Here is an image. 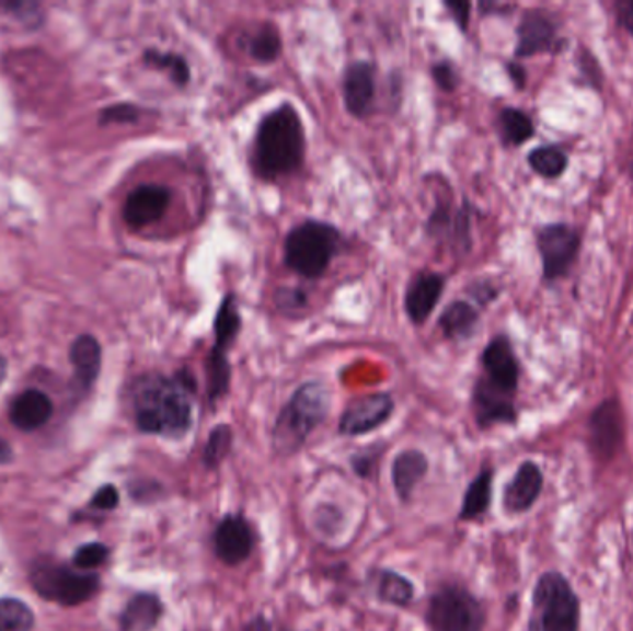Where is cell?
Returning <instances> with one entry per match:
<instances>
[{
	"mask_svg": "<svg viewBox=\"0 0 633 631\" xmlns=\"http://www.w3.org/2000/svg\"><path fill=\"white\" fill-rule=\"evenodd\" d=\"M197 393L195 376L187 369L165 376L150 372L134 383L131 408L143 434L165 439H182L193 428V399Z\"/></svg>",
	"mask_w": 633,
	"mask_h": 631,
	"instance_id": "6da1fadb",
	"label": "cell"
},
{
	"mask_svg": "<svg viewBox=\"0 0 633 631\" xmlns=\"http://www.w3.org/2000/svg\"><path fill=\"white\" fill-rule=\"evenodd\" d=\"M306 154L304 123L291 102L263 115L252 144V168L262 180H276L302 168Z\"/></svg>",
	"mask_w": 633,
	"mask_h": 631,
	"instance_id": "7a4b0ae2",
	"label": "cell"
},
{
	"mask_svg": "<svg viewBox=\"0 0 633 631\" xmlns=\"http://www.w3.org/2000/svg\"><path fill=\"white\" fill-rule=\"evenodd\" d=\"M330 391L321 381H306L281 408L271 445L278 456H294L304 447L308 437L329 417Z\"/></svg>",
	"mask_w": 633,
	"mask_h": 631,
	"instance_id": "3957f363",
	"label": "cell"
},
{
	"mask_svg": "<svg viewBox=\"0 0 633 631\" xmlns=\"http://www.w3.org/2000/svg\"><path fill=\"white\" fill-rule=\"evenodd\" d=\"M341 233L324 221H304L291 228L284 241V263L306 280L321 278L339 251Z\"/></svg>",
	"mask_w": 633,
	"mask_h": 631,
	"instance_id": "277c9868",
	"label": "cell"
},
{
	"mask_svg": "<svg viewBox=\"0 0 633 631\" xmlns=\"http://www.w3.org/2000/svg\"><path fill=\"white\" fill-rule=\"evenodd\" d=\"M579 598L568 580L562 572H544L533 587L530 631H579Z\"/></svg>",
	"mask_w": 633,
	"mask_h": 631,
	"instance_id": "5b68a950",
	"label": "cell"
},
{
	"mask_svg": "<svg viewBox=\"0 0 633 631\" xmlns=\"http://www.w3.org/2000/svg\"><path fill=\"white\" fill-rule=\"evenodd\" d=\"M430 631H484L485 609L471 590L445 584L430 596L425 615Z\"/></svg>",
	"mask_w": 633,
	"mask_h": 631,
	"instance_id": "8992f818",
	"label": "cell"
},
{
	"mask_svg": "<svg viewBox=\"0 0 633 631\" xmlns=\"http://www.w3.org/2000/svg\"><path fill=\"white\" fill-rule=\"evenodd\" d=\"M37 595L61 606H78L90 600L101 587V578L93 572L67 569L58 563L39 561L31 574Z\"/></svg>",
	"mask_w": 633,
	"mask_h": 631,
	"instance_id": "52a82bcc",
	"label": "cell"
},
{
	"mask_svg": "<svg viewBox=\"0 0 633 631\" xmlns=\"http://www.w3.org/2000/svg\"><path fill=\"white\" fill-rule=\"evenodd\" d=\"M582 238L565 222H552L538 232V251L543 268V282L560 280L567 276L578 260Z\"/></svg>",
	"mask_w": 633,
	"mask_h": 631,
	"instance_id": "ba28073f",
	"label": "cell"
},
{
	"mask_svg": "<svg viewBox=\"0 0 633 631\" xmlns=\"http://www.w3.org/2000/svg\"><path fill=\"white\" fill-rule=\"evenodd\" d=\"M211 544L217 560L227 566H238L254 552L256 531L243 513H228L217 523Z\"/></svg>",
	"mask_w": 633,
	"mask_h": 631,
	"instance_id": "9c48e42d",
	"label": "cell"
},
{
	"mask_svg": "<svg viewBox=\"0 0 633 631\" xmlns=\"http://www.w3.org/2000/svg\"><path fill=\"white\" fill-rule=\"evenodd\" d=\"M565 47L560 36L556 19L544 10H530L520 19L517 26V47L515 58L525 60L539 54H556Z\"/></svg>",
	"mask_w": 633,
	"mask_h": 631,
	"instance_id": "30bf717a",
	"label": "cell"
},
{
	"mask_svg": "<svg viewBox=\"0 0 633 631\" xmlns=\"http://www.w3.org/2000/svg\"><path fill=\"white\" fill-rule=\"evenodd\" d=\"M394 400L389 393H371L350 400L343 410L337 429L343 437H359L380 428L393 417Z\"/></svg>",
	"mask_w": 633,
	"mask_h": 631,
	"instance_id": "8fae6325",
	"label": "cell"
},
{
	"mask_svg": "<svg viewBox=\"0 0 633 631\" xmlns=\"http://www.w3.org/2000/svg\"><path fill=\"white\" fill-rule=\"evenodd\" d=\"M482 367L485 381L500 389L504 393L514 394L519 389L520 365L514 345L506 335H496L482 352Z\"/></svg>",
	"mask_w": 633,
	"mask_h": 631,
	"instance_id": "7c38bea8",
	"label": "cell"
},
{
	"mask_svg": "<svg viewBox=\"0 0 633 631\" xmlns=\"http://www.w3.org/2000/svg\"><path fill=\"white\" fill-rule=\"evenodd\" d=\"M591 443L600 458H615L624 443V415L619 400H603L589 418Z\"/></svg>",
	"mask_w": 633,
	"mask_h": 631,
	"instance_id": "4fadbf2b",
	"label": "cell"
},
{
	"mask_svg": "<svg viewBox=\"0 0 633 631\" xmlns=\"http://www.w3.org/2000/svg\"><path fill=\"white\" fill-rule=\"evenodd\" d=\"M171 203V190L160 184H143L131 191L126 198L123 217L134 230L150 227L160 221Z\"/></svg>",
	"mask_w": 633,
	"mask_h": 631,
	"instance_id": "5bb4252c",
	"label": "cell"
},
{
	"mask_svg": "<svg viewBox=\"0 0 633 631\" xmlns=\"http://www.w3.org/2000/svg\"><path fill=\"white\" fill-rule=\"evenodd\" d=\"M472 411L482 429L493 428L496 424H515L519 417L514 394L493 388L484 378H479L472 389Z\"/></svg>",
	"mask_w": 633,
	"mask_h": 631,
	"instance_id": "9a60e30c",
	"label": "cell"
},
{
	"mask_svg": "<svg viewBox=\"0 0 633 631\" xmlns=\"http://www.w3.org/2000/svg\"><path fill=\"white\" fill-rule=\"evenodd\" d=\"M377 93L375 66L369 61H353L343 74V99L348 114L364 119L372 112Z\"/></svg>",
	"mask_w": 633,
	"mask_h": 631,
	"instance_id": "2e32d148",
	"label": "cell"
},
{
	"mask_svg": "<svg viewBox=\"0 0 633 631\" xmlns=\"http://www.w3.org/2000/svg\"><path fill=\"white\" fill-rule=\"evenodd\" d=\"M543 471L538 463L525 461L511 478V482L504 489V509L509 515H520L526 513L538 502L541 491H543Z\"/></svg>",
	"mask_w": 633,
	"mask_h": 631,
	"instance_id": "e0dca14e",
	"label": "cell"
},
{
	"mask_svg": "<svg viewBox=\"0 0 633 631\" xmlns=\"http://www.w3.org/2000/svg\"><path fill=\"white\" fill-rule=\"evenodd\" d=\"M445 276L439 273H421L407 286L404 308L413 324H423L428 321L431 311L441 300L445 291Z\"/></svg>",
	"mask_w": 633,
	"mask_h": 631,
	"instance_id": "ac0fdd59",
	"label": "cell"
},
{
	"mask_svg": "<svg viewBox=\"0 0 633 631\" xmlns=\"http://www.w3.org/2000/svg\"><path fill=\"white\" fill-rule=\"evenodd\" d=\"M428 471H430V461L423 450L407 448L396 454L391 463V482H393L396 496L402 502L412 501L415 489L425 480Z\"/></svg>",
	"mask_w": 633,
	"mask_h": 631,
	"instance_id": "d6986e66",
	"label": "cell"
},
{
	"mask_svg": "<svg viewBox=\"0 0 633 631\" xmlns=\"http://www.w3.org/2000/svg\"><path fill=\"white\" fill-rule=\"evenodd\" d=\"M53 410L55 408L47 394L37 389H28L13 400L10 421L15 428L34 432L48 423V418L53 417Z\"/></svg>",
	"mask_w": 633,
	"mask_h": 631,
	"instance_id": "ffe728a7",
	"label": "cell"
},
{
	"mask_svg": "<svg viewBox=\"0 0 633 631\" xmlns=\"http://www.w3.org/2000/svg\"><path fill=\"white\" fill-rule=\"evenodd\" d=\"M163 601L154 593H139L131 596L120 613L119 624L123 631H152L162 620Z\"/></svg>",
	"mask_w": 633,
	"mask_h": 631,
	"instance_id": "44dd1931",
	"label": "cell"
},
{
	"mask_svg": "<svg viewBox=\"0 0 633 631\" xmlns=\"http://www.w3.org/2000/svg\"><path fill=\"white\" fill-rule=\"evenodd\" d=\"M377 598L393 608H407L415 600V585L393 569H375L371 572Z\"/></svg>",
	"mask_w": 633,
	"mask_h": 631,
	"instance_id": "7402d4cb",
	"label": "cell"
},
{
	"mask_svg": "<svg viewBox=\"0 0 633 631\" xmlns=\"http://www.w3.org/2000/svg\"><path fill=\"white\" fill-rule=\"evenodd\" d=\"M479 324V310L467 300H456L447 306L439 317L442 335L450 341L471 340L472 335L476 334Z\"/></svg>",
	"mask_w": 633,
	"mask_h": 631,
	"instance_id": "603a6c76",
	"label": "cell"
},
{
	"mask_svg": "<svg viewBox=\"0 0 633 631\" xmlns=\"http://www.w3.org/2000/svg\"><path fill=\"white\" fill-rule=\"evenodd\" d=\"M71 364L82 388H91L101 372L102 351L93 335H80L71 346Z\"/></svg>",
	"mask_w": 633,
	"mask_h": 631,
	"instance_id": "cb8c5ba5",
	"label": "cell"
},
{
	"mask_svg": "<svg viewBox=\"0 0 633 631\" xmlns=\"http://www.w3.org/2000/svg\"><path fill=\"white\" fill-rule=\"evenodd\" d=\"M493 469L480 471L469 483L460 507V520H474L482 517L490 509L493 501Z\"/></svg>",
	"mask_w": 633,
	"mask_h": 631,
	"instance_id": "d4e9b609",
	"label": "cell"
},
{
	"mask_svg": "<svg viewBox=\"0 0 633 631\" xmlns=\"http://www.w3.org/2000/svg\"><path fill=\"white\" fill-rule=\"evenodd\" d=\"M230 380H232V367L228 359L227 352L209 351L206 358V394L211 408H216L228 391H230Z\"/></svg>",
	"mask_w": 633,
	"mask_h": 631,
	"instance_id": "484cf974",
	"label": "cell"
},
{
	"mask_svg": "<svg viewBox=\"0 0 633 631\" xmlns=\"http://www.w3.org/2000/svg\"><path fill=\"white\" fill-rule=\"evenodd\" d=\"M240 332L241 316L238 300H235L232 292H228L222 298L221 306L217 310L216 322H214V335H216L214 351L228 352V348L233 345V341L240 335Z\"/></svg>",
	"mask_w": 633,
	"mask_h": 631,
	"instance_id": "4316f807",
	"label": "cell"
},
{
	"mask_svg": "<svg viewBox=\"0 0 633 631\" xmlns=\"http://www.w3.org/2000/svg\"><path fill=\"white\" fill-rule=\"evenodd\" d=\"M528 165L541 179L556 180L567 171L568 156L557 145H541L528 154Z\"/></svg>",
	"mask_w": 633,
	"mask_h": 631,
	"instance_id": "83f0119b",
	"label": "cell"
},
{
	"mask_svg": "<svg viewBox=\"0 0 633 631\" xmlns=\"http://www.w3.org/2000/svg\"><path fill=\"white\" fill-rule=\"evenodd\" d=\"M498 126H500L504 145H511V147L525 145L536 136L532 117L519 107H504L498 115Z\"/></svg>",
	"mask_w": 633,
	"mask_h": 631,
	"instance_id": "f1b7e54d",
	"label": "cell"
},
{
	"mask_svg": "<svg viewBox=\"0 0 633 631\" xmlns=\"http://www.w3.org/2000/svg\"><path fill=\"white\" fill-rule=\"evenodd\" d=\"M233 429L230 424L221 423L209 429L208 439L204 445L203 464L208 471H217L222 461L232 452Z\"/></svg>",
	"mask_w": 633,
	"mask_h": 631,
	"instance_id": "f546056e",
	"label": "cell"
},
{
	"mask_svg": "<svg viewBox=\"0 0 633 631\" xmlns=\"http://www.w3.org/2000/svg\"><path fill=\"white\" fill-rule=\"evenodd\" d=\"M249 54L254 61L260 64H271L275 61L281 53V37L278 26L273 23H263L257 26V31L249 39Z\"/></svg>",
	"mask_w": 633,
	"mask_h": 631,
	"instance_id": "4dcf8cb0",
	"label": "cell"
},
{
	"mask_svg": "<svg viewBox=\"0 0 633 631\" xmlns=\"http://www.w3.org/2000/svg\"><path fill=\"white\" fill-rule=\"evenodd\" d=\"M143 61L147 66L154 67V69H160V71H168L173 78L174 84L179 88H184V85L189 84L192 80V69H189V64H187L184 56L173 53H162V50H156V48H150L143 54Z\"/></svg>",
	"mask_w": 633,
	"mask_h": 631,
	"instance_id": "1f68e13d",
	"label": "cell"
},
{
	"mask_svg": "<svg viewBox=\"0 0 633 631\" xmlns=\"http://www.w3.org/2000/svg\"><path fill=\"white\" fill-rule=\"evenodd\" d=\"M34 613L19 598H0V631H32Z\"/></svg>",
	"mask_w": 633,
	"mask_h": 631,
	"instance_id": "d6a6232c",
	"label": "cell"
},
{
	"mask_svg": "<svg viewBox=\"0 0 633 631\" xmlns=\"http://www.w3.org/2000/svg\"><path fill=\"white\" fill-rule=\"evenodd\" d=\"M383 456V447L371 445V447L361 448L358 452L350 456V467L354 474L361 480H375L380 471V459Z\"/></svg>",
	"mask_w": 633,
	"mask_h": 631,
	"instance_id": "836d02e7",
	"label": "cell"
},
{
	"mask_svg": "<svg viewBox=\"0 0 633 631\" xmlns=\"http://www.w3.org/2000/svg\"><path fill=\"white\" fill-rule=\"evenodd\" d=\"M110 555V548L102 542H90V544H84L77 550V554L72 558V566L78 569V571H93L96 566H101L102 563H106Z\"/></svg>",
	"mask_w": 633,
	"mask_h": 631,
	"instance_id": "e575fe53",
	"label": "cell"
},
{
	"mask_svg": "<svg viewBox=\"0 0 633 631\" xmlns=\"http://www.w3.org/2000/svg\"><path fill=\"white\" fill-rule=\"evenodd\" d=\"M275 302L278 310L284 313H294V311L304 310L308 305L306 292L299 287H280L275 292Z\"/></svg>",
	"mask_w": 633,
	"mask_h": 631,
	"instance_id": "d590c367",
	"label": "cell"
},
{
	"mask_svg": "<svg viewBox=\"0 0 633 631\" xmlns=\"http://www.w3.org/2000/svg\"><path fill=\"white\" fill-rule=\"evenodd\" d=\"M431 78L442 91H448V93L456 91L460 84V74L456 71L454 64L448 60L437 61L431 66Z\"/></svg>",
	"mask_w": 633,
	"mask_h": 631,
	"instance_id": "8d00e7d4",
	"label": "cell"
},
{
	"mask_svg": "<svg viewBox=\"0 0 633 631\" xmlns=\"http://www.w3.org/2000/svg\"><path fill=\"white\" fill-rule=\"evenodd\" d=\"M139 117L138 107L134 104H115L104 110L101 114L102 125H110V123H136Z\"/></svg>",
	"mask_w": 633,
	"mask_h": 631,
	"instance_id": "74e56055",
	"label": "cell"
},
{
	"mask_svg": "<svg viewBox=\"0 0 633 631\" xmlns=\"http://www.w3.org/2000/svg\"><path fill=\"white\" fill-rule=\"evenodd\" d=\"M119 491L115 485L108 483V485H102L95 495H93V501H91V507L95 509H101V512H112L115 507L119 506Z\"/></svg>",
	"mask_w": 633,
	"mask_h": 631,
	"instance_id": "f35d334b",
	"label": "cell"
},
{
	"mask_svg": "<svg viewBox=\"0 0 633 631\" xmlns=\"http://www.w3.org/2000/svg\"><path fill=\"white\" fill-rule=\"evenodd\" d=\"M469 295H471L479 305L487 306L498 298V287H496L493 282L476 280L469 287Z\"/></svg>",
	"mask_w": 633,
	"mask_h": 631,
	"instance_id": "ab89813d",
	"label": "cell"
},
{
	"mask_svg": "<svg viewBox=\"0 0 633 631\" xmlns=\"http://www.w3.org/2000/svg\"><path fill=\"white\" fill-rule=\"evenodd\" d=\"M445 8H447L452 19H454L456 24L460 26L461 32H467L469 28V19H471V4L469 2H445Z\"/></svg>",
	"mask_w": 633,
	"mask_h": 631,
	"instance_id": "60d3db41",
	"label": "cell"
},
{
	"mask_svg": "<svg viewBox=\"0 0 633 631\" xmlns=\"http://www.w3.org/2000/svg\"><path fill=\"white\" fill-rule=\"evenodd\" d=\"M617 18L622 28L633 36V0H624L617 7Z\"/></svg>",
	"mask_w": 633,
	"mask_h": 631,
	"instance_id": "b9f144b4",
	"label": "cell"
},
{
	"mask_svg": "<svg viewBox=\"0 0 633 631\" xmlns=\"http://www.w3.org/2000/svg\"><path fill=\"white\" fill-rule=\"evenodd\" d=\"M506 71H508V77L511 82H514L517 90H525L526 85V69L520 66L519 61H509L506 66Z\"/></svg>",
	"mask_w": 633,
	"mask_h": 631,
	"instance_id": "7bdbcfd3",
	"label": "cell"
},
{
	"mask_svg": "<svg viewBox=\"0 0 633 631\" xmlns=\"http://www.w3.org/2000/svg\"><path fill=\"white\" fill-rule=\"evenodd\" d=\"M241 631H273V624L265 615L257 613L252 617Z\"/></svg>",
	"mask_w": 633,
	"mask_h": 631,
	"instance_id": "ee69618b",
	"label": "cell"
},
{
	"mask_svg": "<svg viewBox=\"0 0 633 631\" xmlns=\"http://www.w3.org/2000/svg\"><path fill=\"white\" fill-rule=\"evenodd\" d=\"M10 459H12V450L8 447L7 441L0 439V463H7Z\"/></svg>",
	"mask_w": 633,
	"mask_h": 631,
	"instance_id": "f6af8a7d",
	"label": "cell"
},
{
	"mask_svg": "<svg viewBox=\"0 0 633 631\" xmlns=\"http://www.w3.org/2000/svg\"><path fill=\"white\" fill-rule=\"evenodd\" d=\"M7 372H8L7 359H4V356H0V383L4 381V378H7Z\"/></svg>",
	"mask_w": 633,
	"mask_h": 631,
	"instance_id": "bcb514c9",
	"label": "cell"
}]
</instances>
